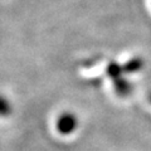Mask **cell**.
Segmentation results:
<instances>
[{"label": "cell", "mask_w": 151, "mask_h": 151, "mask_svg": "<svg viewBox=\"0 0 151 151\" xmlns=\"http://www.w3.org/2000/svg\"><path fill=\"white\" fill-rule=\"evenodd\" d=\"M77 127V119L73 113H63L57 121V130L62 135H69Z\"/></svg>", "instance_id": "cell-1"}, {"label": "cell", "mask_w": 151, "mask_h": 151, "mask_svg": "<svg viewBox=\"0 0 151 151\" xmlns=\"http://www.w3.org/2000/svg\"><path fill=\"white\" fill-rule=\"evenodd\" d=\"M113 86H115L116 93L121 97L129 96V94L131 93V91H132V84L127 81V79H125L124 77H120V78L115 79V81H113Z\"/></svg>", "instance_id": "cell-2"}, {"label": "cell", "mask_w": 151, "mask_h": 151, "mask_svg": "<svg viewBox=\"0 0 151 151\" xmlns=\"http://www.w3.org/2000/svg\"><path fill=\"white\" fill-rule=\"evenodd\" d=\"M142 67H144V59L139 58V57L131 58L130 60H127V62L122 65L124 72H126V73H136Z\"/></svg>", "instance_id": "cell-3"}, {"label": "cell", "mask_w": 151, "mask_h": 151, "mask_svg": "<svg viewBox=\"0 0 151 151\" xmlns=\"http://www.w3.org/2000/svg\"><path fill=\"white\" fill-rule=\"evenodd\" d=\"M122 72H124V68H122L121 65L119 63H116V62H111L106 68V73H107L108 77L112 79V81H115V79L122 77Z\"/></svg>", "instance_id": "cell-4"}, {"label": "cell", "mask_w": 151, "mask_h": 151, "mask_svg": "<svg viewBox=\"0 0 151 151\" xmlns=\"http://www.w3.org/2000/svg\"><path fill=\"white\" fill-rule=\"evenodd\" d=\"M12 112V105L5 97L0 96V116H8Z\"/></svg>", "instance_id": "cell-5"}, {"label": "cell", "mask_w": 151, "mask_h": 151, "mask_svg": "<svg viewBox=\"0 0 151 151\" xmlns=\"http://www.w3.org/2000/svg\"><path fill=\"white\" fill-rule=\"evenodd\" d=\"M150 101H151V94H150Z\"/></svg>", "instance_id": "cell-6"}]
</instances>
